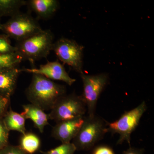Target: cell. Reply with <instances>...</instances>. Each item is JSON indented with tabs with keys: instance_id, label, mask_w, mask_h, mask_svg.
Wrapping results in <instances>:
<instances>
[{
	"instance_id": "6da1fadb",
	"label": "cell",
	"mask_w": 154,
	"mask_h": 154,
	"mask_svg": "<svg viewBox=\"0 0 154 154\" xmlns=\"http://www.w3.org/2000/svg\"><path fill=\"white\" fill-rule=\"evenodd\" d=\"M66 92L64 85L41 75L33 74L25 94L31 104L48 110H51L57 101L66 95Z\"/></svg>"
},
{
	"instance_id": "7a4b0ae2",
	"label": "cell",
	"mask_w": 154,
	"mask_h": 154,
	"mask_svg": "<svg viewBox=\"0 0 154 154\" xmlns=\"http://www.w3.org/2000/svg\"><path fill=\"white\" fill-rule=\"evenodd\" d=\"M53 34L49 30L40 32L18 42L15 45L16 51L24 60L33 63L35 61L46 58L52 51Z\"/></svg>"
},
{
	"instance_id": "3957f363",
	"label": "cell",
	"mask_w": 154,
	"mask_h": 154,
	"mask_svg": "<svg viewBox=\"0 0 154 154\" xmlns=\"http://www.w3.org/2000/svg\"><path fill=\"white\" fill-rule=\"evenodd\" d=\"M107 132V121L95 115L85 116L82 125L72 143L77 150L91 149Z\"/></svg>"
},
{
	"instance_id": "277c9868",
	"label": "cell",
	"mask_w": 154,
	"mask_h": 154,
	"mask_svg": "<svg viewBox=\"0 0 154 154\" xmlns=\"http://www.w3.org/2000/svg\"><path fill=\"white\" fill-rule=\"evenodd\" d=\"M147 108L146 102L143 101L135 108L125 111L117 120L111 122L107 121V132L119 135L117 144H122L126 141L130 146L131 134L138 125Z\"/></svg>"
},
{
	"instance_id": "5b68a950",
	"label": "cell",
	"mask_w": 154,
	"mask_h": 154,
	"mask_svg": "<svg viewBox=\"0 0 154 154\" xmlns=\"http://www.w3.org/2000/svg\"><path fill=\"white\" fill-rule=\"evenodd\" d=\"M42 30L37 20L30 14L21 12L11 17L5 23L2 24L0 28L3 34L17 42Z\"/></svg>"
},
{
	"instance_id": "8992f818",
	"label": "cell",
	"mask_w": 154,
	"mask_h": 154,
	"mask_svg": "<svg viewBox=\"0 0 154 154\" xmlns=\"http://www.w3.org/2000/svg\"><path fill=\"white\" fill-rule=\"evenodd\" d=\"M87 111L86 104L81 96L73 93L61 98L48 115L49 119L57 123L83 117Z\"/></svg>"
},
{
	"instance_id": "52a82bcc",
	"label": "cell",
	"mask_w": 154,
	"mask_h": 154,
	"mask_svg": "<svg viewBox=\"0 0 154 154\" xmlns=\"http://www.w3.org/2000/svg\"><path fill=\"white\" fill-rule=\"evenodd\" d=\"M83 84V92L81 96L87 107L88 116L95 115L96 105L101 93L108 84L109 76L107 73L96 75L80 74Z\"/></svg>"
},
{
	"instance_id": "ba28073f",
	"label": "cell",
	"mask_w": 154,
	"mask_h": 154,
	"mask_svg": "<svg viewBox=\"0 0 154 154\" xmlns=\"http://www.w3.org/2000/svg\"><path fill=\"white\" fill-rule=\"evenodd\" d=\"M83 50L82 45L75 40L64 37L54 42L52 48L60 60L80 74L83 73Z\"/></svg>"
},
{
	"instance_id": "9c48e42d",
	"label": "cell",
	"mask_w": 154,
	"mask_h": 154,
	"mask_svg": "<svg viewBox=\"0 0 154 154\" xmlns=\"http://www.w3.org/2000/svg\"><path fill=\"white\" fill-rule=\"evenodd\" d=\"M21 72L41 75L52 81H62L69 86L72 85L76 81L69 75L63 65L58 60L48 61L45 64L41 65L38 68L21 69Z\"/></svg>"
},
{
	"instance_id": "30bf717a",
	"label": "cell",
	"mask_w": 154,
	"mask_h": 154,
	"mask_svg": "<svg viewBox=\"0 0 154 154\" xmlns=\"http://www.w3.org/2000/svg\"><path fill=\"white\" fill-rule=\"evenodd\" d=\"M85 117L60 122L53 127L51 136L63 143H69L73 140L82 125Z\"/></svg>"
},
{
	"instance_id": "8fae6325",
	"label": "cell",
	"mask_w": 154,
	"mask_h": 154,
	"mask_svg": "<svg viewBox=\"0 0 154 154\" xmlns=\"http://www.w3.org/2000/svg\"><path fill=\"white\" fill-rule=\"evenodd\" d=\"M21 73V69L18 67L0 71V95L11 98L16 90L18 77Z\"/></svg>"
},
{
	"instance_id": "7c38bea8",
	"label": "cell",
	"mask_w": 154,
	"mask_h": 154,
	"mask_svg": "<svg viewBox=\"0 0 154 154\" xmlns=\"http://www.w3.org/2000/svg\"><path fill=\"white\" fill-rule=\"evenodd\" d=\"M26 5L36 14L38 19L46 20L55 14L59 2L57 0H30L27 1Z\"/></svg>"
},
{
	"instance_id": "4fadbf2b",
	"label": "cell",
	"mask_w": 154,
	"mask_h": 154,
	"mask_svg": "<svg viewBox=\"0 0 154 154\" xmlns=\"http://www.w3.org/2000/svg\"><path fill=\"white\" fill-rule=\"evenodd\" d=\"M23 111L21 114L25 119H30L33 122L34 126L42 133L45 127L49 125L48 114L44 110L36 105L30 104L22 105Z\"/></svg>"
},
{
	"instance_id": "5bb4252c",
	"label": "cell",
	"mask_w": 154,
	"mask_h": 154,
	"mask_svg": "<svg viewBox=\"0 0 154 154\" xmlns=\"http://www.w3.org/2000/svg\"><path fill=\"white\" fill-rule=\"evenodd\" d=\"M3 121L9 131H15L22 134L26 133L25 119L21 114L14 111L11 109L4 115Z\"/></svg>"
},
{
	"instance_id": "9a60e30c",
	"label": "cell",
	"mask_w": 154,
	"mask_h": 154,
	"mask_svg": "<svg viewBox=\"0 0 154 154\" xmlns=\"http://www.w3.org/2000/svg\"><path fill=\"white\" fill-rule=\"evenodd\" d=\"M41 140L38 136L32 132L22 134L19 141L20 148L27 154H33L39 150Z\"/></svg>"
},
{
	"instance_id": "2e32d148",
	"label": "cell",
	"mask_w": 154,
	"mask_h": 154,
	"mask_svg": "<svg viewBox=\"0 0 154 154\" xmlns=\"http://www.w3.org/2000/svg\"><path fill=\"white\" fill-rule=\"evenodd\" d=\"M26 4L27 1L24 0H0V18L13 17Z\"/></svg>"
},
{
	"instance_id": "e0dca14e",
	"label": "cell",
	"mask_w": 154,
	"mask_h": 154,
	"mask_svg": "<svg viewBox=\"0 0 154 154\" xmlns=\"http://www.w3.org/2000/svg\"><path fill=\"white\" fill-rule=\"evenodd\" d=\"M22 60V58L17 52L0 54V71L11 68L18 67Z\"/></svg>"
},
{
	"instance_id": "ac0fdd59",
	"label": "cell",
	"mask_w": 154,
	"mask_h": 154,
	"mask_svg": "<svg viewBox=\"0 0 154 154\" xmlns=\"http://www.w3.org/2000/svg\"><path fill=\"white\" fill-rule=\"evenodd\" d=\"M76 150L74 144L69 143H63L55 148L48 151L40 152L42 154H74Z\"/></svg>"
},
{
	"instance_id": "d6986e66",
	"label": "cell",
	"mask_w": 154,
	"mask_h": 154,
	"mask_svg": "<svg viewBox=\"0 0 154 154\" xmlns=\"http://www.w3.org/2000/svg\"><path fill=\"white\" fill-rule=\"evenodd\" d=\"M15 46L11 45L10 38L4 34L0 35V54L16 52Z\"/></svg>"
},
{
	"instance_id": "ffe728a7",
	"label": "cell",
	"mask_w": 154,
	"mask_h": 154,
	"mask_svg": "<svg viewBox=\"0 0 154 154\" xmlns=\"http://www.w3.org/2000/svg\"><path fill=\"white\" fill-rule=\"evenodd\" d=\"M9 131L2 119L0 118V150L8 145Z\"/></svg>"
},
{
	"instance_id": "44dd1931",
	"label": "cell",
	"mask_w": 154,
	"mask_h": 154,
	"mask_svg": "<svg viewBox=\"0 0 154 154\" xmlns=\"http://www.w3.org/2000/svg\"><path fill=\"white\" fill-rule=\"evenodd\" d=\"M0 154H27L19 146L8 145L0 150Z\"/></svg>"
},
{
	"instance_id": "7402d4cb",
	"label": "cell",
	"mask_w": 154,
	"mask_h": 154,
	"mask_svg": "<svg viewBox=\"0 0 154 154\" xmlns=\"http://www.w3.org/2000/svg\"><path fill=\"white\" fill-rule=\"evenodd\" d=\"M10 103V99L0 95V118L7 112Z\"/></svg>"
},
{
	"instance_id": "603a6c76",
	"label": "cell",
	"mask_w": 154,
	"mask_h": 154,
	"mask_svg": "<svg viewBox=\"0 0 154 154\" xmlns=\"http://www.w3.org/2000/svg\"><path fill=\"white\" fill-rule=\"evenodd\" d=\"M92 154H115V153L109 146L101 145L95 147Z\"/></svg>"
},
{
	"instance_id": "cb8c5ba5",
	"label": "cell",
	"mask_w": 154,
	"mask_h": 154,
	"mask_svg": "<svg viewBox=\"0 0 154 154\" xmlns=\"http://www.w3.org/2000/svg\"><path fill=\"white\" fill-rule=\"evenodd\" d=\"M144 150L143 149L135 148L130 146L128 149L122 153V154H143Z\"/></svg>"
},
{
	"instance_id": "d4e9b609",
	"label": "cell",
	"mask_w": 154,
	"mask_h": 154,
	"mask_svg": "<svg viewBox=\"0 0 154 154\" xmlns=\"http://www.w3.org/2000/svg\"><path fill=\"white\" fill-rule=\"evenodd\" d=\"M2 23H1V18H0V28H1V25H2Z\"/></svg>"
}]
</instances>
